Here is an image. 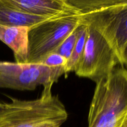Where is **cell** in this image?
<instances>
[{
    "label": "cell",
    "instance_id": "6da1fadb",
    "mask_svg": "<svg viewBox=\"0 0 127 127\" xmlns=\"http://www.w3.org/2000/svg\"><path fill=\"white\" fill-rule=\"evenodd\" d=\"M83 21L94 26L120 58L127 44V0H68ZM121 64V63H120Z\"/></svg>",
    "mask_w": 127,
    "mask_h": 127
},
{
    "label": "cell",
    "instance_id": "7a4b0ae2",
    "mask_svg": "<svg viewBox=\"0 0 127 127\" xmlns=\"http://www.w3.org/2000/svg\"><path fill=\"white\" fill-rule=\"evenodd\" d=\"M88 114V127H117L127 110V69L119 64L95 83Z\"/></svg>",
    "mask_w": 127,
    "mask_h": 127
},
{
    "label": "cell",
    "instance_id": "3957f363",
    "mask_svg": "<svg viewBox=\"0 0 127 127\" xmlns=\"http://www.w3.org/2000/svg\"><path fill=\"white\" fill-rule=\"evenodd\" d=\"M53 84L43 86L42 94L34 100L11 98L5 102L2 115L11 127H60L68 114L58 95L52 94Z\"/></svg>",
    "mask_w": 127,
    "mask_h": 127
},
{
    "label": "cell",
    "instance_id": "277c9868",
    "mask_svg": "<svg viewBox=\"0 0 127 127\" xmlns=\"http://www.w3.org/2000/svg\"><path fill=\"white\" fill-rule=\"evenodd\" d=\"M82 22L79 14L52 19L29 28L27 63L38 64L46 56L54 53Z\"/></svg>",
    "mask_w": 127,
    "mask_h": 127
},
{
    "label": "cell",
    "instance_id": "5b68a950",
    "mask_svg": "<svg viewBox=\"0 0 127 127\" xmlns=\"http://www.w3.org/2000/svg\"><path fill=\"white\" fill-rule=\"evenodd\" d=\"M86 24L88 32L85 47L74 72L78 76L97 83L109 76L120 63L101 33L91 24Z\"/></svg>",
    "mask_w": 127,
    "mask_h": 127
},
{
    "label": "cell",
    "instance_id": "8992f818",
    "mask_svg": "<svg viewBox=\"0 0 127 127\" xmlns=\"http://www.w3.org/2000/svg\"><path fill=\"white\" fill-rule=\"evenodd\" d=\"M63 74L64 67L0 61V88L32 91L38 86L53 84Z\"/></svg>",
    "mask_w": 127,
    "mask_h": 127
},
{
    "label": "cell",
    "instance_id": "52a82bcc",
    "mask_svg": "<svg viewBox=\"0 0 127 127\" xmlns=\"http://www.w3.org/2000/svg\"><path fill=\"white\" fill-rule=\"evenodd\" d=\"M4 1L9 6L21 12L46 18H58L79 14L78 9L68 0Z\"/></svg>",
    "mask_w": 127,
    "mask_h": 127
},
{
    "label": "cell",
    "instance_id": "ba28073f",
    "mask_svg": "<svg viewBox=\"0 0 127 127\" xmlns=\"http://www.w3.org/2000/svg\"><path fill=\"white\" fill-rule=\"evenodd\" d=\"M29 31L27 27H13L0 24V40L13 52L16 62L27 63Z\"/></svg>",
    "mask_w": 127,
    "mask_h": 127
},
{
    "label": "cell",
    "instance_id": "9c48e42d",
    "mask_svg": "<svg viewBox=\"0 0 127 127\" xmlns=\"http://www.w3.org/2000/svg\"><path fill=\"white\" fill-rule=\"evenodd\" d=\"M55 18H46L31 15L18 11L0 0V24L13 27H27L35 25Z\"/></svg>",
    "mask_w": 127,
    "mask_h": 127
},
{
    "label": "cell",
    "instance_id": "30bf717a",
    "mask_svg": "<svg viewBox=\"0 0 127 127\" xmlns=\"http://www.w3.org/2000/svg\"><path fill=\"white\" fill-rule=\"evenodd\" d=\"M88 25L83 21V23L81 24L79 28V35L75 47L70 58H69L66 64L64 66V74L66 75L71 72L74 71L77 64L80 60L85 47L86 42L88 37Z\"/></svg>",
    "mask_w": 127,
    "mask_h": 127
},
{
    "label": "cell",
    "instance_id": "8fae6325",
    "mask_svg": "<svg viewBox=\"0 0 127 127\" xmlns=\"http://www.w3.org/2000/svg\"><path fill=\"white\" fill-rule=\"evenodd\" d=\"M80 26L62 42V44L58 47V48L56 50L54 53H58L60 55L65 58L67 60H69L73 53L78 35H79Z\"/></svg>",
    "mask_w": 127,
    "mask_h": 127
},
{
    "label": "cell",
    "instance_id": "7c38bea8",
    "mask_svg": "<svg viewBox=\"0 0 127 127\" xmlns=\"http://www.w3.org/2000/svg\"><path fill=\"white\" fill-rule=\"evenodd\" d=\"M67 60L65 58L57 53H52L46 56L38 64H43L48 67H64L66 64Z\"/></svg>",
    "mask_w": 127,
    "mask_h": 127
},
{
    "label": "cell",
    "instance_id": "4fadbf2b",
    "mask_svg": "<svg viewBox=\"0 0 127 127\" xmlns=\"http://www.w3.org/2000/svg\"><path fill=\"white\" fill-rule=\"evenodd\" d=\"M120 63L127 68V44L125 48H124L122 54L121 58H120Z\"/></svg>",
    "mask_w": 127,
    "mask_h": 127
},
{
    "label": "cell",
    "instance_id": "5bb4252c",
    "mask_svg": "<svg viewBox=\"0 0 127 127\" xmlns=\"http://www.w3.org/2000/svg\"><path fill=\"white\" fill-rule=\"evenodd\" d=\"M117 127H127V110L120 119Z\"/></svg>",
    "mask_w": 127,
    "mask_h": 127
},
{
    "label": "cell",
    "instance_id": "9a60e30c",
    "mask_svg": "<svg viewBox=\"0 0 127 127\" xmlns=\"http://www.w3.org/2000/svg\"><path fill=\"white\" fill-rule=\"evenodd\" d=\"M4 106H5V102H2L1 100H0V115L2 114V112L4 111Z\"/></svg>",
    "mask_w": 127,
    "mask_h": 127
}]
</instances>
